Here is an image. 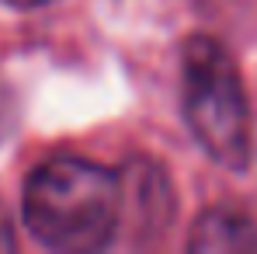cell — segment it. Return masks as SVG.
Returning a JSON list of instances; mask_svg holds the SVG:
<instances>
[{
    "mask_svg": "<svg viewBox=\"0 0 257 254\" xmlns=\"http://www.w3.org/2000/svg\"><path fill=\"white\" fill-rule=\"evenodd\" d=\"M4 4H11V7H21V11H32V7H45L49 0H4Z\"/></svg>",
    "mask_w": 257,
    "mask_h": 254,
    "instance_id": "cell-6",
    "label": "cell"
},
{
    "mask_svg": "<svg viewBox=\"0 0 257 254\" xmlns=\"http://www.w3.org/2000/svg\"><path fill=\"white\" fill-rule=\"evenodd\" d=\"M191 251H254L257 247V226L250 216L229 206H215L205 216H198L191 230Z\"/></svg>",
    "mask_w": 257,
    "mask_h": 254,
    "instance_id": "cell-4",
    "label": "cell"
},
{
    "mask_svg": "<svg viewBox=\"0 0 257 254\" xmlns=\"http://www.w3.org/2000/svg\"><path fill=\"white\" fill-rule=\"evenodd\" d=\"M14 244H18V237H14L11 216H7V209L0 206V251H14Z\"/></svg>",
    "mask_w": 257,
    "mask_h": 254,
    "instance_id": "cell-5",
    "label": "cell"
},
{
    "mask_svg": "<svg viewBox=\"0 0 257 254\" xmlns=\"http://www.w3.org/2000/svg\"><path fill=\"white\" fill-rule=\"evenodd\" d=\"M25 226L49 251H97L118 233L122 178L77 153L49 157L25 181Z\"/></svg>",
    "mask_w": 257,
    "mask_h": 254,
    "instance_id": "cell-1",
    "label": "cell"
},
{
    "mask_svg": "<svg viewBox=\"0 0 257 254\" xmlns=\"http://www.w3.org/2000/svg\"><path fill=\"white\" fill-rule=\"evenodd\" d=\"M118 178H122V212H118V219L128 216V223L136 230L132 244H150L174 216L171 185H167L164 171L146 164V160L128 164Z\"/></svg>",
    "mask_w": 257,
    "mask_h": 254,
    "instance_id": "cell-3",
    "label": "cell"
},
{
    "mask_svg": "<svg viewBox=\"0 0 257 254\" xmlns=\"http://www.w3.org/2000/svg\"><path fill=\"white\" fill-rule=\"evenodd\" d=\"M181 105L198 146L226 171L243 174L254 157V122L240 70L212 35H191L181 49Z\"/></svg>",
    "mask_w": 257,
    "mask_h": 254,
    "instance_id": "cell-2",
    "label": "cell"
}]
</instances>
